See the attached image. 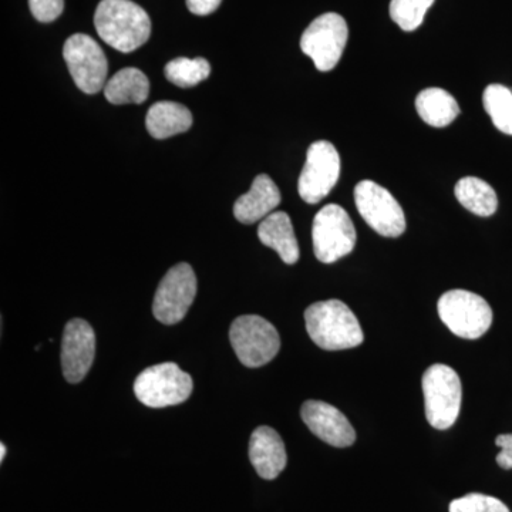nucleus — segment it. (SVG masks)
Returning a JSON list of instances; mask_svg holds the SVG:
<instances>
[{"mask_svg":"<svg viewBox=\"0 0 512 512\" xmlns=\"http://www.w3.org/2000/svg\"><path fill=\"white\" fill-rule=\"evenodd\" d=\"M94 26L101 39L121 53L146 45L151 35L150 16L131 0H101Z\"/></svg>","mask_w":512,"mask_h":512,"instance_id":"obj_1","label":"nucleus"},{"mask_svg":"<svg viewBox=\"0 0 512 512\" xmlns=\"http://www.w3.org/2000/svg\"><path fill=\"white\" fill-rule=\"evenodd\" d=\"M308 335L320 349L346 350L363 343V330L355 313L338 299L316 302L305 312Z\"/></svg>","mask_w":512,"mask_h":512,"instance_id":"obj_2","label":"nucleus"},{"mask_svg":"<svg viewBox=\"0 0 512 512\" xmlns=\"http://www.w3.org/2000/svg\"><path fill=\"white\" fill-rule=\"evenodd\" d=\"M426 406V419L431 427L447 430L456 424L460 416L463 387L456 370L450 366H430L421 380Z\"/></svg>","mask_w":512,"mask_h":512,"instance_id":"obj_3","label":"nucleus"},{"mask_svg":"<svg viewBox=\"0 0 512 512\" xmlns=\"http://www.w3.org/2000/svg\"><path fill=\"white\" fill-rule=\"evenodd\" d=\"M437 311L441 322L458 338L480 339L493 323V311L477 293L453 289L440 296Z\"/></svg>","mask_w":512,"mask_h":512,"instance_id":"obj_4","label":"nucleus"},{"mask_svg":"<svg viewBox=\"0 0 512 512\" xmlns=\"http://www.w3.org/2000/svg\"><path fill=\"white\" fill-rule=\"evenodd\" d=\"M229 339L239 362L251 369L268 365L281 349L278 330L271 322L256 315L235 319L229 330Z\"/></svg>","mask_w":512,"mask_h":512,"instance_id":"obj_5","label":"nucleus"},{"mask_svg":"<svg viewBox=\"0 0 512 512\" xmlns=\"http://www.w3.org/2000/svg\"><path fill=\"white\" fill-rule=\"evenodd\" d=\"M191 376L175 363H160L148 367L137 376L134 382V394L144 406L153 409L177 406L187 402L191 396Z\"/></svg>","mask_w":512,"mask_h":512,"instance_id":"obj_6","label":"nucleus"},{"mask_svg":"<svg viewBox=\"0 0 512 512\" xmlns=\"http://www.w3.org/2000/svg\"><path fill=\"white\" fill-rule=\"evenodd\" d=\"M313 251L323 264H333L355 249L356 229L345 208L328 204L316 214L312 225Z\"/></svg>","mask_w":512,"mask_h":512,"instance_id":"obj_7","label":"nucleus"},{"mask_svg":"<svg viewBox=\"0 0 512 512\" xmlns=\"http://www.w3.org/2000/svg\"><path fill=\"white\" fill-rule=\"evenodd\" d=\"M349 39L346 20L338 13H325L313 20L301 37V49L319 72L335 69Z\"/></svg>","mask_w":512,"mask_h":512,"instance_id":"obj_8","label":"nucleus"},{"mask_svg":"<svg viewBox=\"0 0 512 512\" xmlns=\"http://www.w3.org/2000/svg\"><path fill=\"white\" fill-rule=\"evenodd\" d=\"M357 211L370 228L387 238L406 231V215L396 198L375 181L363 180L355 187Z\"/></svg>","mask_w":512,"mask_h":512,"instance_id":"obj_9","label":"nucleus"},{"mask_svg":"<svg viewBox=\"0 0 512 512\" xmlns=\"http://www.w3.org/2000/svg\"><path fill=\"white\" fill-rule=\"evenodd\" d=\"M63 57L76 86L86 94L104 89L109 73V62L103 49L89 35L76 33L66 40Z\"/></svg>","mask_w":512,"mask_h":512,"instance_id":"obj_10","label":"nucleus"},{"mask_svg":"<svg viewBox=\"0 0 512 512\" xmlns=\"http://www.w3.org/2000/svg\"><path fill=\"white\" fill-rule=\"evenodd\" d=\"M340 156L329 141L320 140L311 144L306 153V163L298 181L299 195L308 204L325 200L338 184Z\"/></svg>","mask_w":512,"mask_h":512,"instance_id":"obj_11","label":"nucleus"},{"mask_svg":"<svg viewBox=\"0 0 512 512\" xmlns=\"http://www.w3.org/2000/svg\"><path fill=\"white\" fill-rule=\"evenodd\" d=\"M197 295V278L191 265L178 264L165 274L154 296L153 313L164 325L181 322Z\"/></svg>","mask_w":512,"mask_h":512,"instance_id":"obj_12","label":"nucleus"},{"mask_svg":"<svg viewBox=\"0 0 512 512\" xmlns=\"http://www.w3.org/2000/svg\"><path fill=\"white\" fill-rule=\"evenodd\" d=\"M96 356V335L89 322L72 319L64 328L62 339V370L69 383L82 382Z\"/></svg>","mask_w":512,"mask_h":512,"instance_id":"obj_13","label":"nucleus"},{"mask_svg":"<svg viewBox=\"0 0 512 512\" xmlns=\"http://www.w3.org/2000/svg\"><path fill=\"white\" fill-rule=\"evenodd\" d=\"M301 416L308 429L329 446L345 448L356 441V431L348 417L332 404L308 400L303 403Z\"/></svg>","mask_w":512,"mask_h":512,"instance_id":"obj_14","label":"nucleus"},{"mask_svg":"<svg viewBox=\"0 0 512 512\" xmlns=\"http://www.w3.org/2000/svg\"><path fill=\"white\" fill-rule=\"evenodd\" d=\"M249 460L259 477L275 480L288 461L284 440L272 427H258L249 440Z\"/></svg>","mask_w":512,"mask_h":512,"instance_id":"obj_15","label":"nucleus"},{"mask_svg":"<svg viewBox=\"0 0 512 512\" xmlns=\"http://www.w3.org/2000/svg\"><path fill=\"white\" fill-rule=\"evenodd\" d=\"M281 201V191L272 178L266 174H259L255 177L251 190L235 202L234 215L241 224H255L271 215Z\"/></svg>","mask_w":512,"mask_h":512,"instance_id":"obj_16","label":"nucleus"},{"mask_svg":"<svg viewBox=\"0 0 512 512\" xmlns=\"http://www.w3.org/2000/svg\"><path fill=\"white\" fill-rule=\"evenodd\" d=\"M258 238L265 247L274 249L286 265H295L299 261V244L291 218L284 211L272 212L261 221Z\"/></svg>","mask_w":512,"mask_h":512,"instance_id":"obj_17","label":"nucleus"},{"mask_svg":"<svg viewBox=\"0 0 512 512\" xmlns=\"http://www.w3.org/2000/svg\"><path fill=\"white\" fill-rule=\"evenodd\" d=\"M191 126V111L175 101H158L150 107L146 117L147 131L156 140H165L185 133Z\"/></svg>","mask_w":512,"mask_h":512,"instance_id":"obj_18","label":"nucleus"},{"mask_svg":"<svg viewBox=\"0 0 512 512\" xmlns=\"http://www.w3.org/2000/svg\"><path fill=\"white\" fill-rule=\"evenodd\" d=\"M104 96L111 104H141L148 99L150 82L136 67H126L114 74L104 86Z\"/></svg>","mask_w":512,"mask_h":512,"instance_id":"obj_19","label":"nucleus"},{"mask_svg":"<svg viewBox=\"0 0 512 512\" xmlns=\"http://www.w3.org/2000/svg\"><path fill=\"white\" fill-rule=\"evenodd\" d=\"M416 109L424 123L436 128L450 126L460 114L456 99L440 87H430L420 92L416 99Z\"/></svg>","mask_w":512,"mask_h":512,"instance_id":"obj_20","label":"nucleus"},{"mask_svg":"<svg viewBox=\"0 0 512 512\" xmlns=\"http://www.w3.org/2000/svg\"><path fill=\"white\" fill-rule=\"evenodd\" d=\"M457 201L478 217H491L498 208L497 192L477 177H464L454 188Z\"/></svg>","mask_w":512,"mask_h":512,"instance_id":"obj_21","label":"nucleus"},{"mask_svg":"<svg viewBox=\"0 0 512 512\" xmlns=\"http://www.w3.org/2000/svg\"><path fill=\"white\" fill-rule=\"evenodd\" d=\"M164 74L168 82L181 89H190L210 77L211 64L204 57H197V59L178 57L165 64Z\"/></svg>","mask_w":512,"mask_h":512,"instance_id":"obj_22","label":"nucleus"},{"mask_svg":"<svg viewBox=\"0 0 512 512\" xmlns=\"http://www.w3.org/2000/svg\"><path fill=\"white\" fill-rule=\"evenodd\" d=\"M484 109L501 133L512 136V92L503 84H490L484 90Z\"/></svg>","mask_w":512,"mask_h":512,"instance_id":"obj_23","label":"nucleus"},{"mask_svg":"<svg viewBox=\"0 0 512 512\" xmlns=\"http://www.w3.org/2000/svg\"><path fill=\"white\" fill-rule=\"evenodd\" d=\"M434 0H392L390 18L404 32L419 29Z\"/></svg>","mask_w":512,"mask_h":512,"instance_id":"obj_24","label":"nucleus"},{"mask_svg":"<svg viewBox=\"0 0 512 512\" xmlns=\"http://www.w3.org/2000/svg\"><path fill=\"white\" fill-rule=\"evenodd\" d=\"M450 512H511L507 505L491 495L471 493L451 501Z\"/></svg>","mask_w":512,"mask_h":512,"instance_id":"obj_25","label":"nucleus"},{"mask_svg":"<svg viewBox=\"0 0 512 512\" xmlns=\"http://www.w3.org/2000/svg\"><path fill=\"white\" fill-rule=\"evenodd\" d=\"M29 8L39 22H55L63 13L64 0H29Z\"/></svg>","mask_w":512,"mask_h":512,"instance_id":"obj_26","label":"nucleus"},{"mask_svg":"<svg viewBox=\"0 0 512 512\" xmlns=\"http://www.w3.org/2000/svg\"><path fill=\"white\" fill-rule=\"evenodd\" d=\"M495 444L501 448L497 456V464L504 470H512V434H501L495 439Z\"/></svg>","mask_w":512,"mask_h":512,"instance_id":"obj_27","label":"nucleus"},{"mask_svg":"<svg viewBox=\"0 0 512 512\" xmlns=\"http://www.w3.org/2000/svg\"><path fill=\"white\" fill-rule=\"evenodd\" d=\"M222 0H187V8L198 16H208L220 8Z\"/></svg>","mask_w":512,"mask_h":512,"instance_id":"obj_28","label":"nucleus"},{"mask_svg":"<svg viewBox=\"0 0 512 512\" xmlns=\"http://www.w3.org/2000/svg\"><path fill=\"white\" fill-rule=\"evenodd\" d=\"M6 446L3 443H0V461L5 460L6 457Z\"/></svg>","mask_w":512,"mask_h":512,"instance_id":"obj_29","label":"nucleus"}]
</instances>
